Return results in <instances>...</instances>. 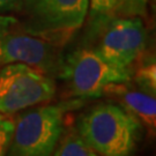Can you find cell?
I'll list each match as a JSON object with an SVG mask.
<instances>
[{"mask_svg":"<svg viewBox=\"0 0 156 156\" xmlns=\"http://www.w3.org/2000/svg\"><path fill=\"white\" fill-rule=\"evenodd\" d=\"M142 124L115 103H100L81 115L76 132L101 156H131L142 136Z\"/></svg>","mask_w":156,"mask_h":156,"instance_id":"6da1fadb","label":"cell"},{"mask_svg":"<svg viewBox=\"0 0 156 156\" xmlns=\"http://www.w3.org/2000/svg\"><path fill=\"white\" fill-rule=\"evenodd\" d=\"M82 102L36 106L19 115L6 156H53L64 132V115Z\"/></svg>","mask_w":156,"mask_h":156,"instance_id":"7a4b0ae2","label":"cell"},{"mask_svg":"<svg viewBox=\"0 0 156 156\" xmlns=\"http://www.w3.org/2000/svg\"><path fill=\"white\" fill-rule=\"evenodd\" d=\"M58 75L72 96L88 100L105 95L115 84L129 82L132 71L112 65L94 48H81L62 58Z\"/></svg>","mask_w":156,"mask_h":156,"instance_id":"3957f363","label":"cell"},{"mask_svg":"<svg viewBox=\"0 0 156 156\" xmlns=\"http://www.w3.org/2000/svg\"><path fill=\"white\" fill-rule=\"evenodd\" d=\"M89 0H22V26L31 35L51 43H65L82 26Z\"/></svg>","mask_w":156,"mask_h":156,"instance_id":"277c9868","label":"cell"},{"mask_svg":"<svg viewBox=\"0 0 156 156\" xmlns=\"http://www.w3.org/2000/svg\"><path fill=\"white\" fill-rule=\"evenodd\" d=\"M62 62L58 45L26 31L14 16L0 14V67L24 62L55 75L59 74Z\"/></svg>","mask_w":156,"mask_h":156,"instance_id":"5b68a950","label":"cell"},{"mask_svg":"<svg viewBox=\"0 0 156 156\" xmlns=\"http://www.w3.org/2000/svg\"><path fill=\"white\" fill-rule=\"evenodd\" d=\"M56 83L51 75L24 62L0 68V113L13 115L51 101Z\"/></svg>","mask_w":156,"mask_h":156,"instance_id":"8992f818","label":"cell"},{"mask_svg":"<svg viewBox=\"0 0 156 156\" xmlns=\"http://www.w3.org/2000/svg\"><path fill=\"white\" fill-rule=\"evenodd\" d=\"M95 24L102 29L94 49L112 65L129 68L142 55L147 33L139 16H112Z\"/></svg>","mask_w":156,"mask_h":156,"instance_id":"52a82bcc","label":"cell"},{"mask_svg":"<svg viewBox=\"0 0 156 156\" xmlns=\"http://www.w3.org/2000/svg\"><path fill=\"white\" fill-rule=\"evenodd\" d=\"M127 83L112 86L105 95L115 96L119 102V105L136 118L151 133H154L156 128L155 97L141 90L131 89Z\"/></svg>","mask_w":156,"mask_h":156,"instance_id":"ba28073f","label":"cell"},{"mask_svg":"<svg viewBox=\"0 0 156 156\" xmlns=\"http://www.w3.org/2000/svg\"><path fill=\"white\" fill-rule=\"evenodd\" d=\"M60 139L53 156H101L84 142L76 129L71 128Z\"/></svg>","mask_w":156,"mask_h":156,"instance_id":"9c48e42d","label":"cell"},{"mask_svg":"<svg viewBox=\"0 0 156 156\" xmlns=\"http://www.w3.org/2000/svg\"><path fill=\"white\" fill-rule=\"evenodd\" d=\"M134 82L141 91L155 97L156 94V66L154 58L145 62L133 75Z\"/></svg>","mask_w":156,"mask_h":156,"instance_id":"30bf717a","label":"cell"},{"mask_svg":"<svg viewBox=\"0 0 156 156\" xmlns=\"http://www.w3.org/2000/svg\"><path fill=\"white\" fill-rule=\"evenodd\" d=\"M118 0H89L90 15L95 23L116 16Z\"/></svg>","mask_w":156,"mask_h":156,"instance_id":"8fae6325","label":"cell"},{"mask_svg":"<svg viewBox=\"0 0 156 156\" xmlns=\"http://www.w3.org/2000/svg\"><path fill=\"white\" fill-rule=\"evenodd\" d=\"M148 0H118L116 15L119 16H142L146 13Z\"/></svg>","mask_w":156,"mask_h":156,"instance_id":"7c38bea8","label":"cell"},{"mask_svg":"<svg viewBox=\"0 0 156 156\" xmlns=\"http://www.w3.org/2000/svg\"><path fill=\"white\" fill-rule=\"evenodd\" d=\"M15 119L9 115L0 113V156H6L14 132Z\"/></svg>","mask_w":156,"mask_h":156,"instance_id":"4fadbf2b","label":"cell"},{"mask_svg":"<svg viewBox=\"0 0 156 156\" xmlns=\"http://www.w3.org/2000/svg\"><path fill=\"white\" fill-rule=\"evenodd\" d=\"M22 0H0V14H7L12 11H17Z\"/></svg>","mask_w":156,"mask_h":156,"instance_id":"5bb4252c","label":"cell"}]
</instances>
